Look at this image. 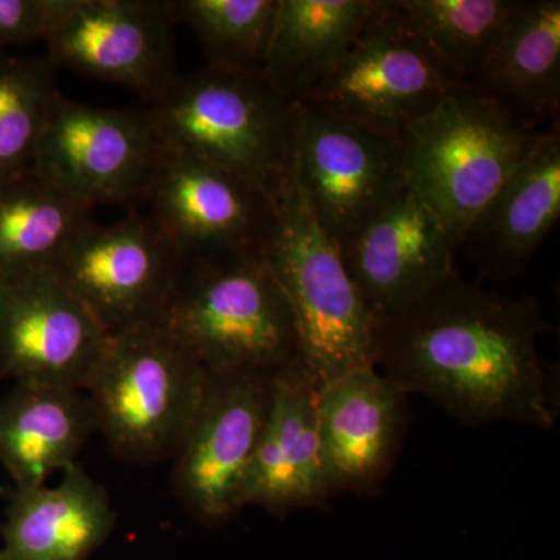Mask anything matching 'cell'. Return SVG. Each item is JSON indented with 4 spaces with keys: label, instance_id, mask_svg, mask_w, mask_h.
Returning <instances> with one entry per match:
<instances>
[{
    "label": "cell",
    "instance_id": "cell-25",
    "mask_svg": "<svg viewBox=\"0 0 560 560\" xmlns=\"http://www.w3.org/2000/svg\"><path fill=\"white\" fill-rule=\"evenodd\" d=\"M173 20L200 39L208 66L264 75L279 0H168Z\"/></svg>",
    "mask_w": 560,
    "mask_h": 560
},
{
    "label": "cell",
    "instance_id": "cell-13",
    "mask_svg": "<svg viewBox=\"0 0 560 560\" xmlns=\"http://www.w3.org/2000/svg\"><path fill=\"white\" fill-rule=\"evenodd\" d=\"M175 25L168 0H57L46 58L153 101L176 77Z\"/></svg>",
    "mask_w": 560,
    "mask_h": 560
},
{
    "label": "cell",
    "instance_id": "cell-17",
    "mask_svg": "<svg viewBox=\"0 0 560 560\" xmlns=\"http://www.w3.org/2000/svg\"><path fill=\"white\" fill-rule=\"evenodd\" d=\"M319 385L301 357L275 371L271 399L243 503L283 515L327 503L318 422Z\"/></svg>",
    "mask_w": 560,
    "mask_h": 560
},
{
    "label": "cell",
    "instance_id": "cell-23",
    "mask_svg": "<svg viewBox=\"0 0 560 560\" xmlns=\"http://www.w3.org/2000/svg\"><path fill=\"white\" fill-rule=\"evenodd\" d=\"M90 206L69 197L38 172L0 186V283L49 271L92 221Z\"/></svg>",
    "mask_w": 560,
    "mask_h": 560
},
{
    "label": "cell",
    "instance_id": "cell-18",
    "mask_svg": "<svg viewBox=\"0 0 560 560\" xmlns=\"http://www.w3.org/2000/svg\"><path fill=\"white\" fill-rule=\"evenodd\" d=\"M560 219L559 121L547 128L528 158L464 235L471 259L490 278H515Z\"/></svg>",
    "mask_w": 560,
    "mask_h": 560
},
{
    "label": "cell",
    "instance_id": "cell-22",
    "mask_svg": "<svg viewBox=\"0 0 560 560\" xmlns=\"http://www.w3.org/2000/svg\"><path fill=\"white\" fill-rule=\"evenodd\" d=\"M386 0H279L264 77L291 103L311 97Z\"/></svg>",
    "mask_w": 560,
    "mask_h": 560
},
{
    "label": "cell",
    "instance_id": "cell-11",
    "mask_svg": "<svg viewBox=\"0 0 560 560\" xmlns=\"http://www.w3.org/2000/svg\"><path fill=\"white\" fill-rule=\"evenodd\" d=\"M183 259L147 215L94 220L73 237L51 272L106 335L160 319Z\"/></svg>",
    "mask_w": 560,
    "mask_h": 560
},
{
    "label": "cell",
    "instance_id": "cell-27",
    "mask_svg": "<svg viewBox=\"0 0 560 560\" xmlns=\"http://www.w3.org/2000/svg\"><path fill=\"white\" fill-rule=\"evenodd\" d=\"M57 0H0V50L46 39Z\"/></svg>",
    "mask_w": 560,
    "mask_h": 560
},
{
    "label": "cell",
    "instance_id": "cell-19",
    "mask_svg": "<svg viewBox=\"0 0 560 560\" xmlns=\"http://www.w3.org/2000/svg\"><path fill=\"white\" fill-rule=\"evenodd\" d=\"M108 490L80 464L57 486L16 488L0 528L2 560H88L116 528Z\"/></svg>",
    "mask_w": 560,
    "mask_h": 560
},
{
    "label": "cell",
    "instance_id": "cell-3",
    "mask_svg": "<svg viewBox=\"0 0 560 560\" xmlns=\"http://www.w3.org/2000/svg\"><path fill=\"white\" fill-rule=\"evenodd\" d=\"M156 323L208 372L276 371L301 357L265 250L184 261Z\"/></svg>",
    "mask_w": 560,
    "mask_h": 560
},
{
    "label": "cell",
    "instance_id": "cell-28",
    "mask_svg": "<svg viewBox=\"0 0 560 560\" xmlns=\"http://www.w3.org/2000/svg\"><path fill=\"white\" fill-rule=\"evenodd\" d=\"M0 560H2V556H0Z\"/></svg>",
    "mask_w": 560,
    "mask_h": 560
},
{
    "label": "cell",
    "instance_id": "cell-8",
    "mask_svg": "<svg viewBox=\"0 0 560 560\" xmlns=\"http://www.w3.org/2000/svg\"><path fill=\"white\" fill-rule=\"evenodd\" d=\"M165 145L149 108H97L58 94L35 171L95 209L145 200Z\"/></svg>",
    "mask_w": 560,
    "mask_h": 560
},
{
    "label": "cell",
    "instance_id": "cell-24",
    "mask_svg": "<svg viewBox=\"0 0 560 560\" xmlns=\"http://www.w3.org/2000/svg\"><path fill=\"white\" fill-rule=\"evenodd\" d=\"M408 22L463 84L492 60L522 0H397Z\"/></svg>",
    "mask_w": 560,
    "mask_h": 560
},
{
    "label": "cell",
    "instance_id": "cell-5",
    "mask_svg": "<svg viewBox=\"0 0 560 560\" xmlns=\"http://www.w3.org/2000/svg\"><path fill=\"white\" fill-rule=\"evenodd\" d=\"M208 371L158 323L108 335L83 393L116 458L172 459L205 393Z\"/></svg>",
    "mask_w": 560,
    "mask_h": 560
},
{
    "label": "cell",
    "instance_id": "cell-9",
    "mask_svg": "<svg viewBox=\"0 0 560 560\" xmlns=\"http://www.w3.org/2000/svg\"><path fill=\"white\" fill-rule=\"evenodd\" d=\"M294 175L313 215L338 246L408 184L400 138L308 102L294 106Z\"/></svg>",
    "mask_w": 560,
    "mask_h": 560
},
{
    "label": "cell",
    "instance_id": "cell-10",
    "mask_svg": "<svg viewBox=\"0 0 560 560\" xmlns=\"http://www.w3.org/2000/svg\"><path fill=\"white\" fill-rule=\"evenodd\" d=\"M275 371L208 372L205 393L173 456L172 485L202 525L245 510L243 492L271 399Z\"/></svg>",
    "mask_w": 560,
    "mask_h": 560
},
{
    "label": "cell",
    "instance_id": "cell-6",
    "mask_svg": "<svg viewBox=\"0 0 560 560\" xmlns=\"http://www.w3.org/2000/svg\"><path fill=\"white\" fill-rule=\"evenodd\" d=\"M544 131L518 127L495 103L464 84L401 136L408 184L459 248Z\"/></svg>",
    "mask_w": 560,
    "mask_h": 560
},
{
    "label": "cell",
    "instance_id": "cell-26",
    "mask_svg": "<svg viewBox=\"0 0 560 560\" xmlns=\"http://www.w3.org/2000/svg\"><path fill=\"white\" fill-rule=\"evenodd\" d=\"M60 92L47 58L0 50V186L35 168L40 136Z\"/></svg>",
    "mask_w": 560,
    "mask_h": 560
},
{
    "label": "cell",
    "instance_id": "cell-7",
    "mask_svg": "<svg viewBox=\"0 0 560 560\" xmlns=\"http://www.w3.org/2000/svg\"><path fill=\"white\" fill-rule=\"evenodd\" d=\"M460 86L397 0H386L304 102L368 130L401 138Z\"/></svg>",
    "mask_w": 560,
    "mask_h": 560
},
{
    "label": "cell",
    "instance_id": "cell-1",
    "mask_svg": "<svg viewBox=\"0 0 560 560\" xmlns=\"http://www.w3.org/2000/svg\"><path fill=\"white\" fill-rule=\"evenodd\" d=\"M540 302L459 275L375 318L374 366L466 427L555 429L558 404L539 350L550 331Z\"/></svg>",
    "mask_w": 560,
    "mask_h": 560
},
{
    "label": "cell",
    "instance_id": "cell-4",
    "mask_svg": "<svg viewBox=\"0 0 560 560\" xmlns=\"http://www.w3.org/2000/svg\"><path fill=\"white\" fill-rule=\"evenodd\" d=\"M275 202L265 256L289 302L302 363L318 385L374 366L375 316L346 270L337 242L308 208L294 168Z\"/></svg>",
    "mask_w": 560,
    "mask_h": 560
},
{
    "label": "cell",
    "instance_id": "cell-21",
    "mask_svg": "<svg viewBox=\"0 0 560 560\" xmlns=\"http://www.w3.org/2000/svg\"><path fill=\"white\" fill-rule=\"evenodd\" d=\"M94 431L83 390L14 383L0 401V463L16 488L46 485L79 464Z\"/></svg>",
    "mask_w": 560,
    "mask_h": 560
},
{
    "label": "cell",
    "instance_id": "cell-14",
    "mask_svg": "<svg viewBox=\"0 0 560 560\" xmlns=\"http://www.w3.org/2000/svg\"><path fill=\"white\" fill-rule=\"evenodd\" d=\"M106 338L50 270L0 283V381L83 390Z\"/></svg>",
    "mask_w": 560,
    "mask_h": 560
},
{
    "label": "cell",
    "instance_id": "cell-16",
    "mask_svg": "<svg viewBox=\"0 0 560 560\" xmlns=\"http://www.w3.org/2000/svg\"><path fill=\"white\" fill-rule=\"evenodd\" d=\"M318 422L329 499L378 495L410 429V396L377 368H361L319 385Z\"/></svg>",
    "mask_w": 560,
    "mask_h": 560
},
{
    "label": "cell",
    "instance_id": "cell-2",
    "mask_svg": "<svg viewBox=\"0 0 560 560\" xmlns=\"http://www.w3.org/2000/svg\"><path fill=\"white\" fill-rule=\"evenodd\" d=\"M294 103L264 75L202 69L151 101L167 149L183 151L278 198L294 168Z\"/></svg>",
    "mask_w": 560,
    "mask_h": 560
},
{
    "label": "cell",
    "instance_id": "cell-15",
    "mask_svg": "<svg viewBox=\"0 0 560 560\" xmlns=\"http://www.w3.org/2000/svg\"><path fill=\"white\" fill-rule=\"evenodd\" d=\"M338 248L375 318L419 300L458 275V245L410 184Z\"/></svg>",
    "mask_w": 560,
    "mask_h": 560
},
{
    "label": "cell",
    "instance_id": "cell-12",
    "mask_svg": "<svg viewBox=\"0 0 560 560\" xmlns=\"http://www.w3.org/2000/svg\"><path fill=\"white\" fill-rule=\"evenodd\" d=\"M149 219L183 261L260 253L270 241L276 202L238 176L167 149L151 179Z\"/></svg>",
    "mask_w": 560,
    "mask_h": 560
},
{
    "label": "cell",
    "instance_id": "cell-20",
    "mask_svg": "<svg viewBox=\"0 0 560 560\" xmlns=\"http://www.w3.org/2000/svg\"><path fill=\"white\" fill-rule=\"evenodd\" d=\"M514 124L544 131L560 108V2L522 0L499 50L470 84Z\"/></svg>",
    "mask_w": 560,
    "mask_h": 560
}]
</instances>
